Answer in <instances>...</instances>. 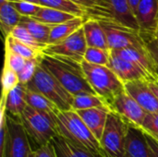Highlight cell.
Segmentation results:
<instances>
[{
  "label": "cell",
  "mask_w": 158,
  "mask_h": 157,
  "mask_svg": "<svg viewBox=\"0 0 158 157\" xmlns=\"http://www.w3.org/2000/svg\"><path fill=\"white\" fill-rule=\"evenodd\" d=\"M57 125L61 136L76 146L90 152L96 157H108L100 142L94 136L74 109L60 111L57 115Z\"/></svg>",
  "instance_id": "1"
},
{
  "label": "cell",
  "mask_w": 158,
  "mask_h": 157,
  "mask_svg": "<svg viewBox=\"0 0 158 157\" xmlns=\"http://www.w3.org/2000/svg\"><path fill=\"white\" fill-rule=\"evenodd\" d=\"M41 64L53 74L63 87L73 96L81 93H94L90 86L81 64L72 60L44 55Z\"/></svg>",
  "instance_id": "2"
},
{
  "label": "cell",
  "mask_w": 158,
  "mask_h": 157,
  "mask_svg": "<svg viewBox=\"0 0 158 157\" xmlns=\"http://www.w3.org/2000/svg\"><path fill=\"white\" fill-rule=\"evenodd\" d=\"M81 68L95 94L100 96L110 108L112 101L125 90L122 81L107 66L94 65L82 61Z\"/></svg>",
  "instance_id": "3"
},
{
  "label": "cell",
  "mask_w": 158,
  "mask_h": 157,
  "mask_svg": "<svg viewBox=\"0 0 158 157\" xmlns=\"http://www.w3.org/2000/svg\"><path fill=\"white\" fill-rule=\"evenodd\" d=\"M20 122L28 134L39 147L61 136L57 119L27 106L20 117Z\"/></svg>",
  "instance_id": "4"
},
{
  "label": "cell",
  "mask_w": 158,
  "mask_h": 157,
  "mask_svg": "<svg viewBox=\"0 0 158 157\" xmlns=\"http://www.w3.org/2000/svg\"><path fill=\"white\" fill-rule=\"evenodd\" d=\"M27 87L47 97L60 109V111L73 109L74 96L69 93L57 79L43 67L41 63L32 81L27 85Z\"/></svg>",
  "instance_id": "5"
},
{
  "label": "cell",
  "mask_w": 158,
  "mask_h": 157,
  "mask_svg": "<svg viewBox=\"0 0 158 157\" xmlns=\"http://www.w3.org/2000/svg\"><path fill=\"white\" fill-rule=\"evenodd\" d=\"M87 18L141 31L136 17L129 6L128 0H98L96 7L87 13Z\"/></svg>",
  "instance_id": "6"
},
{
  "label": "cell",
  "mask_w": 158,
  "mask_h": 157,
  "mask_svg": "<svg viewBox=\"0 0 158 157\" xmlns=\"http://www.w3.org/2000/svg\"><path fill=\"white\" fill-rule=\"evenodd\" d=\"M129 124L115 112H110L100 142L108 157H125Z\"/></svg>",
  "instance_id": "7"
},
{
  "label": "cell",
  "mask_w": 158,
  "mask_h": 157,
  "mask_svg": "<svg viewBox=\"0 0 158 157\" xmlns=\"http://www.w3.org/2000/svg\"><path fill=\"white\" fill-rule=\"evenodd\" d=\"M106 34L108 45L111 51L125 48H135L148 51L149 48L141 35V31L126 28L106 21H99Z\"/></svg>",
  "instance_id": "8"
},
{
  "label": "cell",
  "mask_w": 158,
  "mask_h": 157,
  "mask_svg": "<svg viewBox=\"0 0 158 157\" xmlns=\"http://www.w3.org/2000/svg\"><path fill=\"white\" fill-rule=\"evenodd\" d=\"M87 47L84 31L81 28L64 41L56 44L47 45L44 50V55L65 58L81 64L84 60Z\"/></svg>",
  "instance_id": "9"
},
{
  "label": "cell",
  "mask_w": 158,
  "mask_h": 157,
  "mask_svg": "<svg viewBox=\"0 0 158 157\" xmlns=\"http://www.w3.org/2000/svg\"><path fill=\"white\" fill-rule=\"evenodd\" d=\"M7 135L6 146L1 157H28L32 151L31 149L28 134L19 119L6 113Z\"/></svg>",
  "instance_id": "10"
},
{
  "label": "cell",
  "mask_w": 158,
  "mask_h": 157,
  "mask_svg": "<svg viewBox=\"0 0 158 157\" xmlns=\"http://www.w3.org/2000/svg\"><path fill=\"white\" fill-rule=\"evenodd\" d=\"M110 110L122 118L129 125L141 129L147 112L124 90L111 103Z\"/></svg>",
  "instance_id": "11"
},
{
  "label": "cell",
  "mask_w": 158,
  "mask_h": 157,
  "mask_svg": "<svg viewBox=\"0 0 158 157\" xmlns=\"http://www.w3.org/2000/svg\"><path fill=\"white\" fill-rule=\"evenodd\" d=\"M108 67L115 72V74L122 81L124 84L135 81H155L154 79L145 70L134 63L121 58L112 52Z\"/></svg>",
  "instance_id": "12"
},
{
  "label": "cell",
  "mask_w": 158,
  "mask_h": 157,
  "mask_svg": "<svg viewBox=\"0 0 158 157\" xmlns=\"http://www.w3.org/2000/svg\"><path fill=\"white\" fill-rule=\"evenodd\" d=\"M124 85L126 92L148 114H158V98L151 90L149 81H135Z\"/></svg>",
  "instance_id": "13"
},
{
  "label": "cell",
  "mask_w": 158,
  "mask_h": 157,
  "mask_svg": "<svg viewBox=\"0 0 158 157\" xmlns=\"http://www.w3.org/2000/svg\"><path fill=\"white\" fill-rule=\"evenodd\" d=\"M135 17L142 33H155L158 29V0H141Z\"/></svg>",
  "instance_id": "14"
},
{
  "label": "cell",
  "mask_w": 158,
  "mask_h": 157,
  "mask_svg": "<svg viewBox=\"0 0 158 157\" xmlns=\"http://www.w3.org/2000/svg\"><path fill=\"white\" fill-rule=\"evenodd\" d=\"M110 112L111 110L106 107H96L77 111L85 125L99 142L102 140L107 121V117Z\"/></svg>",
  "instance_id": "15"
},
{
  "label": "cell",
  "mask_w": 158,
  "mask_h": 157,
  "mask_svg": "<svg viewBox=\"0 0 158 157\" xmlns=\"http://www.w3.org/2000/svg\"><path fill=\"white\" fill-rule=\"evenodd\" d=\"M125 157H152L144 132L131 125L126 139Z\"/></svg>",
  "instance_id": "16"
},
{
  "label": "cell",
  "mask_w": 158,
  "mask_h": 157,
  "mask_svg": "<svg viewBox=\"0 0 158 157\" xmlns=\"http://www.w3.org/2000/svg\"><path fill=\"white\" fill-rule=\"evenodd\" d=\"M82 29L88 47H95L111 51L105 30L98 20L88 18Z\"/></svg>",
  "instance_id": "17"
},
{
  "label": "cell",
  "mask_w": 158,
  "mask_h": 157,
  "mask_svg": "<svg viewBox=\"0 0 158 157\" xmlns=\"http://www.w3.org/2000/svg\"><path fill=\"white\" fill-rule=\"evenodd\" d=\"M87 19V17H76L75 19H70L69 21L53 26L49 37L48 45L56 44L64 41L65 39L72 35L74 32L81 29Z\"/></svg>",
  "instance_id": "18"
},
{
  "label": "cell",
  "mask_w": 158,
  "mask_h": 157,
  "mask_svg": "<svg viewBox=\"0 0 158 157\" xmlns=\"http://www.w3.org/2000/svg\"><path fill=\"white\" fill-rule=\"evenodd\" d=\"M25 98H26L27 105L29 106L57 119V115L60 112V109L52 101H50L47 97H45L42 93L31 90L27 87Z\"/></svg>",
  "instance_id": "19"
},
{
  "label": "cell",
  "mask_w": 158,
  "mask_h": 157,
  "mask_svg": "<svg viewBox=\"0 0 158 157\" xmlns=\"http://www.w3.org/2000/svg\"><path fill=\"white\" fill-rule=\"evenodd\" d=\"M26 88L27 86L19 84L7 95L6 100V110L13 118L20 119V117L28 106L26 102Z\"/></svg>",
  "instance_id": "20"
},
{
  "label": "cell",
  "mask_w": 158,
  "mask_h": 157,
  "mask_svg": "<svg viewBox=\"0 0 158 157\" xmlns=\"http://www.w3.org/2000/svg\"><path fill=\"white\" fill-rule=\"evenodd\" d=\"M21 18L22 16L9 2L0 6V24L5 39L9 36L14 28L19 24Z\"/></svg>",
  "instance_id": "21"
},
{
  "label": "cell",
  "mask_w": 158,
  "mask_h": 157,
  "mask_svg": "<svg viewBox=\"0 0 158 157\" xmlns=\"http://www.w3.org/2000/svg\"><path fill=\"white\" fill-rule=\"evenodd\" d=\"M76 17L77 16L68 13V12L42 6L41 9L38 11V13L31 18L42 23H44L50 26H56V25L64 23L66 21H69L70 19H73Z\"/></svg>",
  "instance_id": "22"
},
{
  "label": "cell",
  "mask_w": 158,
  "mask_h": 157,
  "mask_svg": "<svg viewBox=\"0 0 158 157\" xmlns=\"http://www.w3.org/2000/svg\"><path fill=\"white\" fill-rule=\"evenodd\" d=\"M19 24L23 25L39 43L46 46L48 45L49 37L53 26L42 23L30 17H22Z\"/></svg>",
  "instance_id": "23"
},
{
  "label": "cell",
  "mask_w": 158,
  "mask_h": 157,
  "mask_svg": "<svg viewBox=\"0 0 158 157\" xmlns=\"http://www.w3.org/2000/svg\"><path fill=\"white\" fill-rule=\"evenodd\" d=\"M58 157H96L90 152L83 150L62 136L52 141Z\"/></svg>",
  "instance_id": "24"
},
{
  "label": "cell",
  "mask_w": 158,
  "mask_h": 157,
  "mask_svg": "<svg viewBox=\"0 0 158 157\" xmlns=\"http://www.w3.org/2000/svg\"><path fill=\"white\" fill-rule=\"evenodd\" d=\"M5 46L9 48L11 51L18 54L19 56H22L26 60L39 58V57L43 56V55H44L43 51L34 49V48L19 42V40L13 38L10 35L5 39Z\"/></svg>",
  "instance_id": "25"
},
{
  "label": "cell",
  "mask_w": 158,
  "mask_h": 157,
  "mask_svg": "<svg viewBox=\"0 0 158 157\" xmlns=\"http://www.w3.org/2000/svg\"><path fill=\"white\" fill-rule=\"evenodd\" d=\"M73 109L75 111L86 110L96 107L109 108L108 105L97 94L94 93H81L74 96L73 99Z\"/></svg>",
  "instance_id": "26"
},
{
  "label": "cell",
  "mask_w": 158,
  "mask_h": 157,
  "mask_svg": "<svg viewBox=\"0 0 158 157\" xmlns=\"http://www.w3.org/2000/svg\"><path fill=\"white\" fill-rule=\"evenodd\" d=\"M38 1L42 6L68 12L77 17H87L86 9L76 5L70 0H38Z\"/></svg>",
  "instance_id": "27"
},
{
  "label": "cell",
  "mask_w": 158,
  "mask_h": 157,
  "mask_svg": "<svg viewBox=\"0 0 158 157\" xmlns=\"http://www.w3.org/2000/svg\"><path fill=\"white\" fill-rule=\"evenodd\" d=\"M19 84V74L4 65L2 73V94L0 104L6 105V100L8 93Z\"/></svg>",
  "instance_id": "28"
},
{
  "label": "cell",
  "mask_w": 158,
  "mask_h": 157,
  "mask_svg": "<svg viewBox=\"0 0 158 157\" xmlns=\"http://www.w3.org/2000/svg\"><path fill=\"white\" fill-rule=\"evenodd\" d=\"M10 36H12L13 38L19 40V42H21V43L34 48V49H37V50H40V51H43V52L46 47V45L39 43L31 35V33L21 24H19L17 27L14 28V30L10 33Z\"/></svg>",
  "instance_id": "29"
},
{
  "label": "cell",
  "mask_w": 158,
  "mask_h": 157,
  "mask_svg": "<svg viewBox=\"0 0 158 157\" xmlns=\"http://www.w3.org/2000/svg\"><path fill=\"white\" fill-rule=\"evenodd\" d=\"M110 56H111V51L104 50L101 48H95V47H87L83 61H86L94 65L108 67Z\"/></svg>",
  "instance_id": "30"
},
{
  "label": "cell",
  "mask_w": 158,
  "mask_h": 157,
  "mask_svg": "<svg viewBox=\"0 0 158 157\" xmlns=\"http://www.w3.org/2000/svg\"><path fill=\"white\" fill-rule=\"evenodd\" d=\"M44 56V55H43ZM43 56L39 58H34V59H30L26 61V64L22 70L19 73V84L27 86L33 79L36 70L41 63V59Z\"/></svg>",
  "instance_id": "31"
},
{
  "label": "cell",
  "mask_w": 158,
  "mask_h": 157,
  "mask_svg": "<svg viewBox=\"0 0 158 157\" xmlns=\"http://www.w3.org/2000/svg\"><path fill=\"white\" fill-rule=\"evenodd\" d=\"M26 59L22 56H19L18 54L11 51L9 48L5 46V61L4 65L17 72L18 74L22 70L26 64Z\"/></svg>",
  "instance_id": "32"
},
{
  "label": "cell",
  "mask_w": 158,
  "mask_h": 157,
  "mask_svg": "<svg viewBox=\"0 0 158 157\" xmlns=\"http://www.w3.org/2000/svg\"><path fill=\"white\" fill-rule=\"evenodd\" d=\"M14 8L22 16V17H33L35 16L38 11L41 9L42 6L36 5L31 2L27 1H21V0H9L8 1Z\"/></svg>",
  "instance_id": "33"
},
{
  "label": "cell",
  "mask_w": 158,
  "mask_h": 157,
  "mask_svg": "<svg viewBox=\"0 0 158 157\" xmlns=\"http://www.w3.org/2000/svg\"><path fill=\"white\" fill-rule=\"evenodd\" d=\"M141 130L158 141V114H147Z\"/></svg>",
  "instance_id": "34"
},
{
  "label": "cell",
  "mask_w": 158,
  "mask_h": 157,
  "mask_svg": "<svg viewBox=\"0 0 158 157\" xmlns=\"http://www.w3.org/2000/svg\"><path fill=\"white\" fill-rule=\"evenodd\" d=\"M141 35L143 38L149 50L151 51L152 55L154 56L155 59L156 60L158 64V29L157 31L153 34H147V33L141 32Z\"/></svg>",
  "instance_id": "35"
},
{
  "label": "cell",
  "mask_w": 158,
  "mask_h": 157,
  "mask_svg": "<svg viewBox=\"0 0 158 157\" xmlns=\"http://www.w3.org/2000/svg\"><path fill=\"white\" fill-rule=\"evenodd\" d=\"M35 157H58L53 143H49L34 151Z\"/></svg>",
  "instance_id": "36"
},
{
  "label": "cell",
  "mask_w": 158,
  "mask_h": 157,
  "mask_svg": "<svg viewBox=\"0 0 158 157\" xmlns=\"http://www.w3.org/2000/svg\"><path fill=\"white\" fill-rule=\"evenodd\" d=\"M70 1L75 3L76 5L85 8L87 13H88L96 7L98 0H70Z\"/></svg>",
  "instance_id": "37"
},
{
  "label": "cell",
  "mask_w": 158,
  "mask_h": 157,
  "mask_svg": "<svg viewBox=\"0 0 158 157\" xmlns=\"http://www.w3.org/2000/svg\"><path fill=\"white\" fill-rule=\"evenodd\" d=\"M144 134H145L146 141H147V143L151 152V155L152 157H158V141H156L155 138H153L151 135H149L146 132H144Z\"/></svg>",
  "instance_id": "38"
},
{
  "label": "cell",
  "mask_w": 158,
  "mask_h": 157,
  "mask_svg": "<svg viewBox=\"0 0 158 157\" xmlns=\"http://www.w3.org/2000/svg\"><path fill=\"white\" fill-rule=\"evenodd\" d=\"M141 0H128V4H129V6L132 12V14L135 16L136 15V12H137V8H138V6H139V3H140Z\"/></svg>",
  "instance_id": "39"
},
{
  "label": "cell",
  "mask_w": 158,
  "mask_h": 157,
  "mask_svg": "<svg viewBox=\"0 0 158 157\" xmlns=\"http://www.w3.org/2000/svg\"><path fill=\"white\" fill-rule=\"evenodd\" d=\"M149 86L151 88V90L154 92V93L156 94V96L158 98V81H149Z\"/></svg>",
  "instance_id": "40"
},
{
  "label": "cell",
  "mask_w": 158,
  "mask_h": 157,
  "mask_svg": "<svg viewBox=\"0 0 158 157\" xmlns=\"http://www.w3.org/2000/svg\"><path fill=\"white\" fill-rule=\"evenodd\" d=\"M21 1H27V2H31V3H33V4H36V5H40L38 0H21Z\"/></svg>",
  "instance_id": "41"
},
{
  "label": "cell",
  "mask_w": 158,
  "mask_h": 157,
  "mask_svg": "<svg viewBox=\"0 0 158 157\" xmlns=\"http://www.w3.org/2000/svg\"><path fill=\"white\" fill-rule=\"evenodd\" d=\"M9 0H0V6L1 5H3V4H5V3H7Z\"/></svg>",
  "instance_id": "42"
},
{
  "label": "cell",
  "mask_w": 158,
  "mask_h": 157,
  "mask_svg": "<svg viewBox=\"0 0 158 157\" xmlns=\"http://www.w3.org/2000/svg\"><path fill=\"white\" fill-rule=\"evenodd\" d=\"M28 157H35V155H34V151H31Z\"/></svg>",
  "instance_id": "43"
},
{
  "label": "cell",
  "mask_w": 158,
  "mask_h": 157,
  "mask_svg": "<svg viewBox=\"0 0 158 157\" xmlns=\"http://www.w3.org/2000/svg\"></svg>",
  "instance_id": "44"
}]
</instances>
